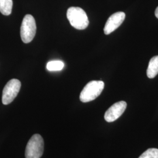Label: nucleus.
<instances>
[{
	"label": "nucleus",
	"instance_id": "1",
	"mask_svg": "<svg viewBox=\"0 0 158 158\" xmlns=\"http://www.w3.org/2000/svg\"><path fill=\"white\" fill-rule=\"evenodd\" d=\"M67 18L70 25L78 30L87 28L89 24L85 12L80 7H70L67 11Z\"/></svg>",
	"mask_w": 158,
	"mask_h": 158
},
{
	"label": "nucleus",
	"instance_id": "2",
	"mask_svg": "<svg viewBox=\"0 0 158 158\" xmlns=\"http://www.w3.org/2000/svg\"><path fill=\"white\" fill-rule=\"evenodd\" d=\"M104 88L102 81H91L85 85L80 95V100L83 102L93 101L101 94Z\"/></svg>",
	"mask_w": 158,
	"mask_h": 158
},
{
	"label": "nucleus",
	"instance_id": "3",
	"mask_svg": "<svg viewBox=\"0 0 158 158\" xmlns=\"http://www.w3.org/2000/svg\"><path fill=\"white\" fill-rule=\"evenodd\" d=\"M44 141L40 134H34L25 149V158H40L44 153Z\"/></svg>",
	"mask_w": 158,
	"mask_h": 158
},
{
	"label": "nucleus",
	"instance_id": "4",
	"mask_svg": "<svg viewBox=\"0 0 158 158\" xmlns=\"http://www.w3.org/2000/svg\"><path fill=\"white\" fill-rule=\"evenodd\" d=\"M36 31V22L31 15H26L23 20L21 27V38L23 43L28 44L35 37Z\"/></svg>",
	"mask_w": 158,
	"mask_h": 158
},
{
	"label": "nucleus",
	"instance_id": "5",
	"mask_svg": "<svg viewBox=\"0 0 158 158\" xmlns=\"http://www.w3.org/2000/svg\"><path fill=\"white\" fill-rule=\"evenodd\" d=\"M21 87V83L18 79H13L6 84L2 91V102L3 104L8 105L14 101Z\"/></svg>",
	"mask_w": 158,
	"mask_h": 158
},
{
	"label": "nucleus",
	"instance_id": "6",
	"mask_svg": "<svg viewBox=\"0 0 158 158\" xmlns=\"http://www.w3.org/2000/svg\"><path fill=\"white\" fill-rule=\"evenodd\" d=\"M127 106V104L124 101H120L114 104L105 113V120L108 123L115 121L124 113Z\"/></svg>",
	"mask_w": 158,
	"mask_h": 158
},
{
	"label": "nucleus",
	"instance_id": "7",
	"mask_svg": "<svg viewBox=\"0 0 158 158\" xmlns=\"http://www.w3.org/2000/svg\"><path fill=\"white\" fill-rule=\"evenodd\" d=\"M125 18V14L124 12H117L111 15L106 23L104 32L106 35H109L123 23Z\"/></svg>",
	"mask_w": 158,
	"mask_h": 158
},
{
	"label": "nucleus",
	"instance_id": "8",
	"mask_svg": "<svg viewBox=\"0 0 158 158\" xmlns=\"http://www.w3.org/2000/svg\"><path fill=\"white\" fill-rule=\"evenodd\" d=\"M147 76L149 79H153L158 74V56L153 57L150 60L147 69Z\"/></svg>",
	"mask_w": 158,
	"mask_h": 158
},
{
	"label": "nucleus",
	"instance_id": "9",
	"mask_svg": "<svg viewBox=\"0 0 158 158\" xmlns=\"http://www.w3.org/2000/svg\"><path fill=\"white\" fill-rule=\"evenodd\" d=\"M12 6V0H0L1 13L4 15H10L11 14Z\"/></svg>",
	"mask_w": 158,
	"mask_h": 158
},
{
	"label": "nucleus",
	"instance_id": "10",
	"mask_svg": "<svg viewBox=\"0 0 158 158\" xmlns=\"http://www.w3.org/2000/svg\"><path fill=\"white\" fill-rule=\"evenodd\" d=\"M64 64L60 60H53L48 63L46 68L49 71H59L62 70Z\"/></svg>",
	"mask_w": 158,
	"mask_h": 158
},
{
	"label": "nucleus",
	"instance_id": "11",
	"mask_svg": "<svg viewBox=\"0 0 158 158\" xmlns=\"http://www.w3.org/2000/svg\"><path fill=\"white\" fill-rule=\"evenodd\" d=\"M138 158H158V149H148Z\"/></svg>",
	"mask_w": 158,
	"mask_h": 158
},
{
	"label": "nucleus",
	"instance_id": "12",
	"mask_svg": "<svg viewBox=\"0 0 158 158\" xmlns=\"http://www.w3.org/2000/svg\"><path fill=\"white\" fill-rule=\"evenodd\" d=\"M155 15L156 17L157 18H158V6L156 8V10H155Z\"/></svg>",
	"mask_w": 158,
	"mask_h": 158
}]
</instances>
